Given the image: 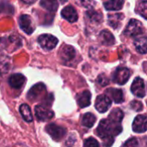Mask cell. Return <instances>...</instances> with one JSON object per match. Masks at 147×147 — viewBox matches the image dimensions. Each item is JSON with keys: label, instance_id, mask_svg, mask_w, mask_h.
Returning a JSON list of instances; mask_svg holds the SVG:
<instances>
[{"label": "cell", "instance_id": "6da1fadb", "mask_svg": "<svg viewBox=\"0 0 147 147\" xmlns=\"http://www.w3.org/2000/svg\"><path fill=\"white\" fill-rule=\"evenodd\" d=\"M122 131L121 123L114 122L109 119H103L100 121L96 129V134L104 141H114V136L118 135Z\"/></svg>", "mask_w": 147, "mask_h": 147}, {"label": "cell", "instance_id": "7a4b0ae2", "mask_svg": "<svg viewBox=\"0 0 147 147\" xmlns=\"http://www.w3.org/2000/svg\"><path fill=\"white\" fill-rule=\"evenodd\" d=\"M46 131L55 141H60L66 134V129L54 123H50L47 126Z\"/></svg>", "mask_w": 147, "mask_h": 147}, {"label": "cell", "instance_id": "3957f363", "mask_svg": "<svg viewBox=\"0 0 147 147\" xmlns=\"http://www.w3.org/2000/svg\"><path fill=\"white\" fill-rule=\"evenodd\" d=\"M143 31L144 29H143L142 23L136 19H132L128 22L124 31V34L127 37H135L137 35L141 34Z\"/></svg>", "mask_w": 147, "mask_h": 147}, {"label": "cell", "instance_id": "277c9868", "mask_svg": "<svg viewBox=\"0 0 147 147\" xmlns=\"http://www.w3.org/2000/svg\"><path fill=\"white\" fill-rule=\"evenodd\" d=\"M46 90L47 89L44 84L42 83L36 84L29 90L28 93V98L32 102L41 100L43 98L44 94L46 93Z\"/></svg>", "mask_w": 147, "mask_h": 147}, {"label": "cell", "instance_id": "5b68a950", "mask_svg": "<svg viewBox=\"0 0 147 147\" xmlns=\"http://www.w3.org/2000/svg\"><path fill=\"white\" fill-rule=\"evenodd\" d=\"M58 39L52 34H41L38 38V42L40 46L45 50H52L58 44Z\"/></svg>", "mask_w": 147, "mask_h": 147}, {"label": "cell", "instance_id": "8992f818", "mask_svg": "<svg viewBox=\"0 0 147 147\" xmlns=\"http://www.w3.org/2000/svg\"><path fill=\"white\" fill-rule=\"evenodd\" d=\"M130 76H131V72L129 69L126 67H120L115 71L113 75V81L115 84L123 85L128 81Z\"/></svg>", "mask_w": 147, "mask_h": 147}, {"label": "cell", "instance_id": "52a82bcc", "mask_svg": "<svg viewBox=\"0 0 147 147\" xmlns=\"http://www.w3.org/2000/svg\"><path fill=\"white\" fill-rule=\"evenodd\" d=\"M34 111L36 118L40 121H49L54 116L53 110H51L47 106L45 105H37L34 109Z\"/></svg>", "mask_w": 147, "mask_h": 147}, {"label": "cell", "instance_id": "ba28073f", "mask_svg": "<svg viewBox=\"0 0 147 147\" xmlns=\"http://www.w3.org/2000/svg\"><path fill=\"white\" fill-rule=\"evenodd\" d=\"M131 91L135 96L139 98H143L146 96L145 82L141 78H136L134 79L131 86Z\"/></svg>", "mask_w": 147, "mask_h": 147}, {"label": "cell", "instance_id": "9c48e42d", "mask_svg": "<svg viewBox=\"0 0 147 147\" xmlns=\"http://www.w3.org/2000/svg\"><path fill=\"white\" fill-rule=\"evenodd\" d=\"M112 101L110 97L107 95H100L97 96L96 102H95V107L97 111L100 113H104L106 112L111 106Z\"/></svg>", "mask_w": 147, "mask_h": 147}, {"label": "cell", "instance_id": "30bf717a", "mask_svg": "<svg viewBox=\"0 0 147 147\" xmlns=\"http://www.w3.org/2000/svg\"><path fill=\"white\" fill-rule=\"evenodd\" d=\"M133 130L135 133L142 134L147 130V116L139 115L135 117L133 122Z\"/></svg>", "mask_w": 147, "mask_h": 147}, {"label": "cell", "instance_id": "8fae6325", "mask_svg": "<svg viewBox=\"0 0 147 147\" xmlns=\"http://www.w3.org/2000/svg\"><path fill=\"white\" fill-rule=\"evenodd\" d=\"M19 26L21 29L28 34H31L34 29L32 19L28 15H22L19 17Z\"/></svg>", "mask_w": 147, "mask_h": 147}, {"label": "cell", "instance_id": "7c38bea8", "mask_svg": "<svg viewBox=\"0 0 147 147\" xmlns=\"http://www.w3.org/2000/svg\"><path fill=\"white\" fill-rule=\"evenodd\" d=\"M76 57V51L71 46H64L60 50V58L65 63L71 62Z\"/></svg>", "mask_w": 147, "mask_h": 147}, {"label": "cell", "instance_id": "4fadbf2b", "mask_svg": "<svg viewBox=\"0 0 147 147\" xmlns=\"http://www.w3.org/2000/svg\"><path fill=\"white\" fill-rule=\"evenodd\" d=\"M61 16L63 18H65L70 22H75L78 18L77 10L71 5L65 7L61 11Z\"/></svg>", "mask_w": 147, "mask_h": 147}, {"label": "cell", "instance_id": "5bb4252c", "mask_svg": "<svg viewBox=\"0 0 147 147\" xmlns=\"http://www.w3.org/2000/svg\"><path fill=\"white\" fill-rule=\"evenodd\" d=\"M25 81H26L25 77L22 74H20V73L13 74L9 78V84L14 89H20V88H22L23 86Z\"/></svg>", "mask_w": 147, "mask_h": 147}, {"label": "cell", "instance_id": "9a60e30c", "mask_svg": "<svg viewBox=\"0 0 147 147\" xmlns=\"http://www.w3.org/2000/svg\"><path fill=\"white\" fill-rule=\"evenodd\" d=\"M91 94L89 90H84L78 96V104L80 108L84 109L90 105Z\"/></svg>", "mask_w": 147, "mask_h": 147}, {"label": "cell", "instance_id": "2e32d148", "mask_svg": "<svg viewBox=\"0 0 147 147\" xmlns=\"http://www.w3.org/2000/svg\"><path fill=\"white\" fill-rule=\"evenodd\" d=\"M106 93L107 96H109L110 99L112 98L115 103H121L124 101L123 92L120 89H109Z\"/></svg>", "mask_w": 147, "mask_h": 147}, {"label": "cell", "instance_id": "e0dca14e", "mask_svg": "<svg viewBox=\"0 0 147 147\" xmlns=\"http://www.w3.org/2000/svg\"><path fill=\"white\" fill-rule=\"evenodd\" d=\"M99 40L106 46H112L115 44V37L109 30H102L99 34Z\"/></svg>", "mask_w": 147, "mask_h": 147}, {"label": "cell", "instance_id": "ac0fdd59", "mask_svg": "<svg viewBox=\"0 0 147 147\" xmlns=\"http://www.w3.org/2000/svg\"><path fill=\"white\" fill-rule=\"evenodd\" d=\"M134 46L138 53L145 54L147 53V37H140L134 40Z\"/></svg>", "mask_w": 147, "mask_h": 147}, {"label": "cell", "instance_id": "d6986e66", "mask_svg": "<svg viewBox=\"0 0 147 147\" xmlns=\"http://www.w3.org/2000/svg\"><path fill=\"white\" fill-rule=\"evenodd\" d=\"M123 4L124 0H109L104 3V7L107 10H120Z\"/></svg>", "mask_w": 147, "mask_h": 147}, {"label": "cell", "instance_id": "ffe728a7", "mask_svg": "<svg viewBox=\"0 0 147 147\" xmlns=\"http://www.w3.org/2000/svg\"><path fill=\"white\" fill-rule=\"evenodd\" d=\"M19 111L21 113L22 117L23 120L27 122H31L33 121V115L31 112V109L28 104H22L20 106Z\"/></svg>", "mask_w": 147, "mask_h": 147}, {"label": "cell", "instance_id": "44dd1931", "mask_svg": "<svg viewBox=\"0 0 147 147\" xmlns=\"http://www.w3.org/2000/svg\"><path fill=\"white\" fill-rule=\"evenodd\" d=\"M124 16L122 14H110L109 15V24L114 28H117L120 24L121 22L123 20Z\"/></svg>", "mask_w": 147, "mask_h": 147}, {"label": "cell", "instance_id": "7402d4cb", "mask_svg": "<svg viewBox=\"0 0 147 147\" xmlns=\"http://www.w3.org/2000/svg\"><path fill=\"white\" fill-rule=\"evenodd\" d=\"M40 6L48 11L55 12L58 9L59 4L57 0H40Z\"/></svg>", "mask_w": 147, "mask_h": 147}, {"label": "cell", "instance_id": "603a6c76", "mask_svg": "<svg viewBox=\"0 0 147 147\" xmlns=\"http://www.w3.org/2000/svg\"><path fill=\"white\" fill-rule=\"evenodd\" d=\"M96 121V117L91 113H86L82 118V125L85 127L90 128L94 126Z\"/></svg>", "mask_w": 147, "mask_h": 147}, {"label": "cell", "instance_id": "cb8c5ba5", "mask_svg": "<svg viewBox=\"0 0 147 147\" xmlns=\"http://www.w3.org/2000/svg\"><path fill=\"white\" fill-rule=\"evenodd\" d=\"M123 112L120 109H115L112 110V112L109 114L108 119L114 121V122H116V123H121L122 119H123Z\"/></svg>", "mask_w": 147, "mask_h": 147}, {"label": "cell", "instance_id": "d4e9b609", "mask_svg": "<svg viewBox=\"0 0 147 147\" xmlns=\"http://www.w3.org/2000/svg\"><path fill=\"white\" fill-rule=\"evenodd\" d=\"M87 16L88 18L92 22H101L102 20V16L101 13H98L95 10L88 11L87 12Z\"/></svg>", "mask_w": 147, "mask_h": 147}, {"label": "cell", "instance_id": "484cf974", "mask_svg": "<svg viewBox=\"0 0 147 147\" xmlns=\"http://www.w3.org/2000/svg\"><path fill=\"white\" fill-rule=\"evenodd\" d=\"M137 11L141 16L147 19V1H142L139 3Z\"/></svg>", "mask_w": 147, "mask_h": 147}, {"label": "cell", "instance_id": "4316f807", "mask_svg": "<svg viewBox=\"0 0 147 147\" xmlns=\"http://www.w3.org/2000/svg\"><path fill=\"white\" fill-rule=\"evenodd\" d=\"M84 147H99V143L94 138H88L84 142Z\"/></svg>", "mask_w": 147, "mask_h": 147}, {"label": "cell", "instance_id": "83f0119b", "mask_svg": "<svg viewBox=\"0 0 147 147\" xmlns=\"http://www.w3.org/2000/svg\"><path fill=\"white\" fill-rule=\"evenodd\" d=\"M123 147H140V145H139V142H138L137 139L133 138V139H130L129 140H127L124 144Z\"/></svg>", "mask_w": 147, "mask_h": 147}, {"label": "cell", "instance_id": "f1b7e54d", "mask_svg": "<svg viewBox=\"0 0 147 147\" xmlns=\"http://www.w3.org/2000/svg\"><path fill=\"white\" fill-rule=\"evenodd\" d=\"M97 83L101 86H106L109 84V78L104 74H102L97 78Z\"/></svg>", "mask_w": 147, "mask_h": 147}, {"label": "cell", "instance_id": "f546056e", "mask_svg": "<svg viewBox=\"0 0 147 147\" xmlns=\"http://www.w3.org/2000/svg\"><path fill=\"white\" fill-rule=\"evenodd\" d=\"M130 105H131V109H133L135 111H140L143 109L142 103L140 101H134L130 103Z\"/></svg>", "mask_w": 147, "mask_h": 147}, {"label": "cell", "instance_id": "4dcf8cb0", "mask_svg": "<svg viewBox=\"0 0 147 147\" xmlns=\"http://www.w3.org/2000/svg\"><path fill=\"white\" fill-rule=\"evenodd\" d=\"M76 139L73 138L72 136H71L68 140V141L66 142V147H76Z\"/></svg>", "mask_w": 147, "mask_h": 147}, {"label": "cell", "instance_id": "1f68e13d", "mask_svg": "<svg viewBox=\"0 0 147 147\" xmlns=\"http://www.w3.org/2000/svg\"><path fill=\"white\" fill-rule=\"evenodd\" d=\"M81 4L84 6V7H86V8H89L92 5L93 3V0H79Z\"/></svg>", "mask_w": 147, "mask_h": 147}, {"label": "cell", "instance_id": "d6a6232c", "mask_svg": "<svg viewBox=\"0 0 147 147\" xmlns=\"http://www.w3.org/2000/svg\"><path fill=\"white\" fill-rule=\"evenodd\" d=\"M13 147H28L27 146H25L24 144H22V143H18V144H16Z\"/></svg>", "mask_w": 147, "mask_h": 147}, {"label": "cell", "instance_id": "836d02e7", "mask_svg": "<svg viewBox=\"0 0 147 147\" xmlns=\"http://www.w3.org/2000/svg\"><path fill=\"white\" fill-rule=\"evenodd\" d=\"M22 1H23L24 3H34L35 0H22Z\"/></svg>", "mask_w": 147, "mask_h": 147}, {"label": "cell", "instance_id": "e575fe53", "mask_svg": "<svg viewBox=\"0 0 147 147\" xmlns=\"http://www.w3.org/2000/svg\"><path fill=\"white\" fill-rule=\"evenodd\" d=\"M60 2H61V3H65V2H67V0H60Z\"/></svg>", "mask_w": 147, "mask_h": 147}]
</instances>
